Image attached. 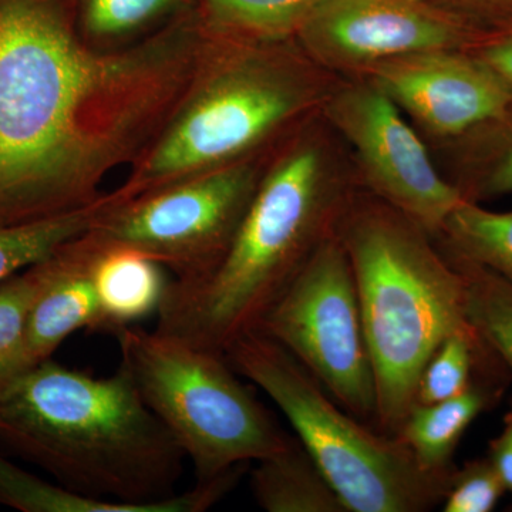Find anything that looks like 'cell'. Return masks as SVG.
Here are the masks:
<instances>
[{
    "mask_svg": "<svg viewBox=\"0 0 512 512\" xmlns=\"http://www.w3.org/2000/svg\"><path fill=\"white\" fill-rule=\"evenodd\" d=\"M94 239L99 245L93 262V282L99 301L100 330L117 333L157 312L167 282L163 266L153 259L134 249L111 247Z\"/></svg>",
    "mask_w": 512,
    "mask_h": 512,
    "instance_id": "15",
    "label": "cell"
},
{
    "mask_svg": "<svg viewBox=\"0 0 512 512\" xmlns=\"http://www.w3.org/2000/svg\"><path fill=\"white\" fill-rule=\"evenodd\" d=\"M84 43L113 53L146 42L194 8L192 0H69Z\"/></svg>",
    "mask_w": 512,
    "mask_h": 512,
    "instance_id": "16",
    "label": "cell"
},
{
    "mask_svg": "<svg viewBox=\"0 0 512 512\" xmlns=\"http://www.w3.org/2000/svg\"><path fill=\"white\" fill-rule=\"evenodd\" d=\"M471 52L484 60L512 90V26L485 36Z\"/></svg>",
    "mask_w": 512,
    "mask_h": 512,
    "instance_id": "28",
    "label": "cell"
},
{
    "mask_svg": "<svg viewBox=\"0 0 512 512\" xmlns=\"http://www.w3.org/2000/svg\"><path fill=\"white\" fill-rule=\"evenodd\" d=\"M491 35L512 26V0H430Z\"/></svg>",
    "mask_w": 512,
    "mask_h": 512,
    "instance_id": "27",
    "label": "cell"
},
{
    "mask_svg": "<svg viewBox=\"0 0 512 512\" xmlns=\"http://www.w3.org/2000/svg\"><path fill=\"white\" fill-rule=\"evenodd\" d=\"M97 248L96 239L86 231L39 261L42 285L26 326L25 370L52 359L64 340L77 330H100L99 301L93 282Z\"/></svg>",
    "mask_w": 512,
    "mask_h": 512,
    "instance_id": "13",
    "label": "cell"
},
{
    "mask_svg": "<svg viewBox=\"0 0 512 512\" xmlns=\"http://www.w3.org/2000/svg\"><path fill=\"white\" fill-rule=\"evenodd\" d=\"M485 36L430 0H318L295 40L322 69L362 74L412 53L471 50Z\"/></svg>",
    "mask_w": 512,
    "mask_h": 512,
    "instance_id": "11",
    "label": "cell"
},
{
    "mask_svg": "<svg viewBox=\"0 0 512 512\" xmlns=\"http://www.w3.org/2000/svg\"><path fill=\"white\" fill-rule=\"evenodd\" d=\"M104 204L106 194L92 207L70 214L25 224H0V284L42 261L69 239L89 231Z\"/></svg>",
    "mask_w": 512,
    "mask_h": 512,
    "instance_id": "24",
    "label": "cell"
},
{
    "mask_svg": "<svg viewBox=\"0 0 512 512\" xmlns=\"http://www.w3.org/2000/svg\"><path fill=\"white\" fill-rule=\"evenodd\" d=\"M429 136L453 143L495 119L512 90L476 53L437 49L394 57L360 74Z\"/></svg>",
    "mask_w": 512,
    "mask_h": 512,
    "instance_id": "12",
    "label": "cell"
},
{
    "mask_svg": "<svg viewBox=\"0 0 512 512\" xmlns=\"http://www.w3.org/2000/svg\"><path fill=\"white\" fill-rule=\"evenodd\" d=\"M207 29L187 16L121 52L77 33L69 0H0V224L92 207L181 99Z\"/></svg>",
    "mask_w": 512,
    "mask_h": 512,
    "instance_id": "1",
    "label": "cell"
},
{
    "mask_svg": "<svg viewBox=\"0 0 512 512\" xmlns=\"http://www.w3.org/2000/svg\"><path fill=\"white\" fill-rule=\"evenodd\" d=\"M205 28L247 39H295L318 0H192Z\"/></svg>",
    "mask_w": 512,
    "mask_h": 512,
    "instance_id": "20",
    "label": "cell"
},
{
    "mask_svg": "<svg viewBox=\"0 0 512 512\" xmlns=\"http://www.w3.org/2000/svg\"><path fill=\"white\" fill-rule=\"evenodd\" d=\"M507 491L488 457L467 461L454 471L444 512H491Z\"/></svg>",
    "mask_w": 512,
    "mask_h": 512,
    "instance_id": "26",
    "label": "cell"
},
{
    "mask_svg": "<svg viewBox=\"0 0 512 512\" xmlns=\"http://www.w3.org/2000/svg\"><path fill=\"white\" fill-rule=\"evenodd\" d=\"M448 255L474 262L512 281V211L464 200L434 238Z\"/></svg>",
    "mask_w": 512,
    "mask_h": 512,
    "instance_id": "19",
    "label": "cell"
},
{
    "mask_svg": "<svg viewBox=\"0 0 512 512\" xmlns=\"http://www.w3.org/2000/svg\"><path fill=\"white\" fill-rule=\"evenodd\" d=\"M271 153L127 201L114 202L106 194L90 234L104 245L146 255L175 279L197 278L227 252Z\"/></svg>",
    "mask_w": 512,
    "mask_h": 512,
    "instance_id": "8",
    "label": "cell"
},
{
    "mask_svg": "<svg viewBox=\"0 0 512 512\" xmlns=\"http://www.w3.org/2000/svg\"><path fill=\"white\" fill-rule=\"evenodd\" d=\"M116 336L121 369L194 464L197 481L214 480L295 443L222 353L134 325Z\"/></svg>",
    "mask_w": 512,
    "mask_h": 512,
    "instance_id": "7",
    "label": "cell"
},
{
    "mask_svg": "<svg viewBox=\"0 0 512 512\" xmlns=\"http://www.w3.org/2000/svg\"><path fill=\"white\" fill-rule=\"evenodd\" d=\"M446 255L463 276L468 323L512 373V281L485 266Z\"/></svg>",
    "mask_w": 512,
    "mask_h": 512,
    "instance_id": "22",
    "label": "cell"
},
{
    "mask_svg": "<svg viewBox=\"0 0 512 512\" xmlns=\"http://www.w3.org/2000/svg\"><path fill=\"white\" fill-rule=\"evenodd\" d=\"M453 177L464 200H495L512 194V103L495 119L450 143Z\"/></svg>",
    "mask_w": 512,
    "mask_h": 512,
    "instance_id": "18",
    "label": "cell"
},
{
    "mask_svg": "<svg viewBox=\"0 0 512 512\" xmlns=\"http://www.w3.org/2000/svg\"><path fill=\"white\" fill-rule=\"evenodd\" d=\"M320 109L355 153L360 183L369 194L431 237H439L444 222L464 197L440 173L403 111L363 77L330 90Z\"/></svg>",
    "mask_w": 512,
    "mask_h": 512,
    "instance_id": "10",
    "label": "cell"
},
{
    "mask_svg": "<svg viewBox=\"0 0 512 512\" xmlns=\"http://www.w3.org/2000/svg\"><path fill=\"white\" fill-rule=\"evenodd\" d=\"M0 451L84 497L140 505L177 495L187 460L121 367L96 377L53 359L0 392Z\"/></svg>",
    "mask_w": 512,
    "mask_h": 512,
    "instance_id": "3",
    "label": "cell"
},
{
    "mask_svg": "<svg viewBox=\"0 0 512 512\" xmlns=\"http://www.w3.org/2000/svg\"><path fill=\"white\" fill-rule=\"evenodd\" d=\"M329 92L318 64L295 39H247L207 29L183 96L110 198L131 200L269 153L313 116Z\"/></svg>",
    "mask_w": 512,
    "mask_h": 512,
    "instance_id": "4",
    "label": "cell"
},
{
    "mask_svg": "<svg viewBox=\"0 0 512 512\" xmlns=\"http://www.w3.org/2000/svg\"><path fill=\"white\" fill-rule=\"evenodd\" d=\"M258 330L295 356L343 410L375 427V375L355 276L336 231L320 242Z\"/></svg>",
    "mask_w": 512,
    "mask_h": 512,
    "instance_id": "9",
    "label": "cell"
},
{
    "mask_svg": "<svg viewBox=\"0 0 512 512\" xmlns=\"http://www.w3.org/2000/svg\"><path fill=\"white\" fill-rule=\"evenodd\" d=\"M225 357L279 407L348 512H426L443 504L453 473L421 468L399 437L343 410L302 363L254 330Z\"/></svg>",
    "mask_w": 512,
    "mask_h": 512,
    "instance_id": "6",
    "label": "cell"
},
{
    "mask_svg": "<svg viewBox=\"0 0 512 512\" xmlns=\"http://www.w3.org/2000/svg\"><path fill=\"white\" fill-rule=\"evenodd\" d=\"M0 505L22 512H178L181 503L140 505L101 501L74 493L60 484L47 483L9 461L0 451Z\"/></svg>",
    "mask_w": 512,
    "mask_h": 512,
    "instance_id": "21",
    "label": "cell"
},
{
    "mask_svg": "<svg viewBox=\"0 0 512 512\" xmlns=\"http://www.w3.org/2000/svg\"><path fill=\"white\" fill-rule=\"evenodd\" d=\"M352 180L309 117L269 154L231 245L210 271L167 282L157 330L225 355L258 330L323 239L336 231Z\"/></svg>",
    "mask_w": 512,
    "mask_h": 512,
    "instance_id": "2",
    "label": "cell"
},
{
    "mask_svg": "<svg viewBox=\"0 0 512 512\" xmlns=\"http://www.w3.org/2000/svg\"><path fill=\"white\" fill-rule=\"evenodd\" d=\"M251 485L256 503L268 512H348L298 440L256 461Z\"/></svg>",
    "mask_w": 512,
    "mask_h": 512,
    "instance_id": "17",
    "label": "cell"
},
{
    "mask_svg": "<svg viewBox=\"0 0 512 512\" xmlns=\"http://www.w3.org/2000/svg\"><path fill=\"white\" fill-rule=\"evenodd\" d=\"M42 285L39 262L0 284V392L25 370L26 326Z\"/></svg>",
    "mask_w": 512,
    "mask_h": 512,
    "instance_id": "25",
    "label": "cell"
},
{
    "mask_svg": "<svg viewBox=\"0 0 512 512\" xmlns=\"http://www.w3.org/2000/svg\"><path fill=\"white\" fill-rule=\"evenodd\" d=\"M336 234L349 256L376 384L375 429L396 436L427 360L470 328L464 281L434 238L372 194H356Z\"/></svg>",
    "mask_w": 512,
    "mask_h": 512,
    "instance_id": "5",
    "label": "cell"
},
{
    "mask_svg": "<svg viewBox=\"0 0 512 512\" xmlns=\"http://www.w3.org/2000/svg\"><path fill=\"white\" fill-rule=\"evenodd\" d=\"M487 457L503 480L507 491L512 493V403L505 413L503 430L490 441Z\"/></svg>",
    "mask_w": 512,
    "mask_h": 512,
    "instance_id": "29",
    "label": "cell"
},
{
    "mask_svg": "<svg viewBox=\"0 0 512 512\" xmlns=\"http://www.w3.org/2000/svg\"><path fill=\"white\" fill-rule=\"evenodd\" d=\"M503 365L473 326L453 333L427 360L417 386L416 404H434L466 392L478 376Z\"/></svg>",
    "mask_w": 512,
    "mask_h": 512,
    "instance_id": "23",
    "label": "cell"
},
{
    "mask_svg": "<svg viewBox=\"0 0 512 512\" xmlns=\"http://www.w3.org/2000/svg\"><path fill=\"white\" fill-rule=\"evenodd\" d=\"M497 372L483 373L466 392L434 404H414L400 429V440L412 450L417 463L430 473L456 470L453 456L473 421L503 394Z\"/></svg>",
    "mask_w": 512,
    "mask_h": 512,
    "instance_id": "14",
    "label": "cell"
}]
</instances>
